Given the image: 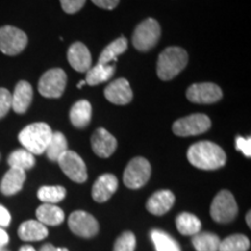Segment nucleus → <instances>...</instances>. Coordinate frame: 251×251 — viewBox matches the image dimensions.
Returning a JSON list of instances; mask_svg holds the SVG:
<instances>
[{"label": "nucleus", "instance_id": "18", "mask_svg": "<svg viewBox=\"0 0 251 251\" xmlns=\"http://www.w3.org/2000/svg\"><path fill=\"white\" fill-rule=\"evenodd\" d=\"M33 100V87L28 81L21 80L15 86L12 94V108L18 114H24L30 106Z\"/></svg>", "mask_w": 251, "mask_h": 251}, {"label": "nucleus", "instance_id": "28", "mask_svg": "<svg viewBox=\"0 0 251 251\" xmlns=\"http://www.w3.org/2000/svg\"><path fill=\"white\" fill-rule=\"evenodd\" d=\"M220 240L212 233H198L192 238V244L197 251H219Z\"/></svg>", "mask_w": 251, "mask_h": 251}, {"label": "nucleus", "instance_id": "35", "mask_svg": "<svg viewBox=\"0 0 251 251\" xmlns=\"http://www.w3.org/2000/svg\"><path fill=\"white\" fill-rule=\"evenodd\" d=\"M236 149L240 150L244 156L250 158L251 157V139L250 137H236Z\"/></svg>", "mask_w": 251, "mask_h": 251}, {"label": "nucleus", "instance_id": "34", "mask_svg": "<svg viewBox=\"0 0 251 251\" xmlns=\"http://www.w3.org/2000/svg\"><path fill=\"white\" fill-rule=\"evenodd\" d=\"M63 11L68 14H75L85 5L86 0H59Z\"/></svg>", "mask_w": 251, "mask_h": 251}, {"label": "nucleus", "instance_id": "40", "mask_svg": "<svg viewBox=\"0 0 251 251\" xmlns=\"http://www.w3.org/2000/svg\"><path fill=\"white\" fill-rule=\"evenodd\" d=\"M19 251H36V250L30 246H24V247L20 248V250H19Z\"/></svg>", "mask_w": 251, "mask_h": 251}, {"label": "nucleus", "instance_id": "20", "mask_svg": "<svg viewBox=\"0 0 251 251\" xmlns=\"http://www.w3.org/2000/svg\"><path fill=\"white\" fill-rule=\"evenodd\" d=\"M18 235L23 241H41L48 236V229L37 220H28L19 227Z\"/></svg>", "mask_w": 251, "mask_h": 251}, {"label": "nucleus", "instance_id": "17", "mask_svg": "<svg viewBox=\"0 0 251 251\" xmlns=\"http://www.w3.org/2000/svg\"><path fill=\"white\" fill-rule=\"evenodd\" d=\"M175 203V194L169 190H161L153 193L147 201V209L153 215H164Z\"/></svg>", "mask_w": 251, "mask_h": 251}, {"label": "nucleus", "instance_id": "25", "mask_svg": "<svg viewBox=\"0 0 251 251\" xmlns=\"http://www.w3.org/2000/svg\"><path fill=\"white\" fill-rule=\"evenodd\" d=\"M127 48H128L127 40H126L124 36L119 37L118 40L113 41L112 43H109V45L102 50V52L100 54L98 63L99 64H105V65L109 64L111 62L115 61L119 56L124 54L126 50H127Z\"/></svg>", "mask_w": 251, "mask_h": 251}, {"label": "nucleus", "instance_id": "23", "mask_svg": "<svg viewBox=\"0 0 251 251\" xmlns=\"http://www.w3.org/2000/svg\"><path fill=\"white\" fill-rule=\"evenodd\" d=\"M176 226L180 234L186 236H194L201 230V221L199 218L191 213H180L176 218Z\"/></svg>", "mask_w": 251, "mask_h": 251}, {"label": "nucleus", "instance_id": "38", "mask_svg": "<svg viewBox=\"0 0 251 251\" xmlns=\"http://www.w3.org/2000/svg\"><path fill=\"white\" fill-rule=\"evenodd\" d=\"M9 241V237H8V234L6 233V231L0 227V248H4L6 244L8 243Z\"/></svg>", "mask_w": 251, "mask_h": 251}, {"label": "nucleus", "instance_id": "32", "mask_svg": "<svg viewBox=\"0 0 251 251\" xmlns=\"http://www.w3.org/2000/svg\"><path fill=\"white\" fill-rule=\"evenodd\" d=\"M136 237L131 231H125L117 238L113 251H135Z\"/></svg>", "mask_w": 251, "mask_h": 251}, {"label": "nucleus", "instance_id": "6", "mask_svg": "<svg viewBox=\"0 0 251 251\" xmlns=\"http://www.w3.org/2000/svg\"><path fill=\"white\" fill-rule=\"evenodd\" d=\"M151 176L150 163L143 157H135L128 163L124 172V183L128 188L137 190L148 183Z\"/></svg>", "mask_w": 251, "mask_h": 251}, {"label": "nucleus", "instance_id": "4", "mask_svg": "<svg viewBox=\"0 0 251 251\" xmlns=\"http://www.w3.org/2000/svg\"><path fill=\"white\" fill-rule=\"evenodd\" d=\"M161 37V26L155 19H147L135 28L133 45L139 51H148L157 45Z\"/></svg>", "mask_w": 251, "mask_h": 251}, {"label": "nucleus", "instance_id": "3", "mask_svg": "<svg viewBox=\"0 0 251 251\" xmlns=\"http://www.w3.org/2000/svg\"><path fill=\"white\" fill-rule=\"evenodd\" d=\"M187 52L179 47H169L161 52L157 61V75L162 80H170L187 65Z\"/></svg>", "mask_w": 251, "mask_h": 251}, {"label": "nucleus", "instance_id": "39", "mask_svg": "<svg viewBox=\"0 0 251 251\" xmlns=\"http://www.w3.org/2000/svg\"><path fill=\"white\" fill-rule=\"evenodd\" d=\"M40 251H69L67 248H56L52 244H45Z\"/></svg>", "mask_w": 251, "mask_h": 251}, {"label": "nucleus", "instance_id": "26", "mask_svg": "<svg viewBox=\"0 0 251 251\" xmlns=\"http://www.w3.org/2000/svg\"><path fill=\"white\" fill-rule=\"evenodd\" d=\"M8 165L11 168L20 169V170H29L35 165V157L26 149L15 150L8 156Z\"/></svg>", "mask_w": 251, "mask_h": 251}, {"label": "nucleus", "instance_id": "9", "mask_svg": "<svg viewBox=\"0 0 251 251\" xmlns=\"http://www.w3.org/2000/svg\"><path fill=\"white\" fill-rule=\"evenodd\" d=\"M27 35L23 30L13 26L0 28V51L8 56L20 54L26 48Z\"/></svg>", "mask_w": 251, "mask_h": 251}, {"label": "nucleus", "instance_id": "1", "mask_svg": "<svg viewBox=\"0 0 251 251\" xmlns=\"http://www.w3.org/2000/svg\"><path fill=\"white\" fill-rule=\"evenodd\" d=\"M187 159L200 170H216L226 164L227 156L218 144L209 141H201L188 148Z\"/></svg>", "mask_w": 251, "mask_h": 251}, {"label": "nucleus", "instance_id": "16", "mask_svg": "<svg viewBox=\"0 0 251 251\" xmlns=\"http://www.w3.org/2000/svg\"><path fill=\"white\" fill-rule=\"evenodd\" d=\"M68 61L77 72H87L92 64L90 50L81 42H75L69 48Z\"/></svg>", "mask_w": 251, "mask_h": 251}, {"label": "nucleus", "instance_id": "8", "mask_svg": "<svg viewBox=\"0 0 251 251\" xmlns=\"http://www.w3.org/2000/svg\"><path fill=\"white\" fill-rule=\"evenodd\" d=\"M67 74L62 69H51L41 77L39 92L45 98H59L67 86Z\"/></svg>", "mask_w": 251, "mask_h": 251}, {"label": "nucleus", "instance_id": "14", "mask_svg": "<svg viewBox=\"0 0 251 251\" xmlns=\"http://www.w3.org/2000/svg\"><path fill=\"white\" fill-rule=\"evenodd\" d=\"M91 143H92L94 153L101 158H107V157L112 156L118 147L117 139L105 128H99L94 131L92 139H91Z\"/></svg>", "mask_w": 251, "mask_h": 251}, {"label": "nucleus", "instance_id": "31", "mask_svg": "<svg viewBox=\"0 0 251 251\" xmlns=\"http://www.w3.org/2000/svg\"><path fill=\"white\" fill-rule=\"evenodd\" d=\"M67 196V190L63 186H42L37 192V198L45 203H57Z\"/></svg>", "mask_w": 251, "mask_h": 251}, {"label": "nucleus", "instance_id": "33", "mask_svg": "<svg viewBox=\"0 0 251 251\" xmlns=\"http://www.w3.org/2000/svg\"><path fill=\"white\" fill-rule=\"evenodd\" d=\"M12 108V94L7 89L0 87V119H2Z\"/></svg>", "mask_w": 251, "mask_h": 251}, {"label": "nucleus", "instance_id": "7", "mask_svg": "<svg viewBox=\"0 0 251 251\" xmlns=\"http://www.w3.org/2000/svg\"><path fill=\"white\" fill-rule=\"evenodd\" d=\"M212 122L205 114H192L181 118L172 126V131L177 136H194L206 133L211 128Z\"/></svg>", "mask_w": 251, "mask_h": 251}, {"label": "nucleus", "instance_id": "19", "mask_svg": "<svg viewBox=\"0 0 251 251\" xmlns=\"http://www.w3.org/2000/svg\"><path fill=\"white\" fill-rule=\"evenodd\" d=\"M25 180H26V171L11 168L2 178L1 184H0V191L5 196H13L19 191H21Z\"/></svg>", "mask_w": 251, "mask_h": 251}, {"label": "nucleus", "instance_id": "11", "mask_svg": "<svg viewBox=\"0 0 251 251\" xmlns=\"http://www.w3.org/2000/svg\"><path fill=\"white\" fill-rule=\"evenodd\" d=\"M69 228L77 236L90 238L99 231V224L93 215L84 211H76L70 215L68 221Z\"/></svg>", "mask_w": 251, "mask_h": 251}, {"label": "nucleus", "instance_id": "21", "mask_svg": "<svg viewBox=\"0 0 251 251\" xmlns=\"http://www.w3.org/2000/svg\"><path fill=\"white\" fill-rule=\"evenodd\" d=\"M36 218L45 226H58L64 221V212L52 203H43L36 209Z\"/></svg>", "mask_w": 251, "mask_h": 251}, {"label": "nucleus", "instance_id": "2", "mask_svg": "<svg viewBox=\"0 0 251 251\" xmlns=\"http://www.w3.org/2000/svg\"><path fill=\"white\" fill-rule=\"evenodd\" d=\"M51 128L45 122H36L25 127L19 134V141L24 148L33 155H42L51 139Z\"/></svg>", "mask_w": 251, "mask_h": 251}, {"label": "nucleus", "instance_id": "27", "mask_svg": "<svg viewBox=\"0 0 251 251\" xmlns=\"http://www.w3.org/2000/svg\"><path fill=\"white\" fill-rule=\"evenodd\" d=\"M68 149V141L65 136L59 131L52 133L51 139L46 149L47 157L52 162H57V159L61 157L63 153L67 151Z\"/></svg>", "mask_w": 251, "mask_h": 251}, {"label": "nucleus", "instance_id": "29", "mask_svg": "<svg viewBox=\"0 0 251 251\" xmlns=\"http://www.w3.org/2000/svg\"><path fill=\"white\" fill-rule=\"evenodd\" d=\"M151 240L157 251H181L179 244L170 235L162 230H152Z\"/></svg>", "mask_w": 251, "mask_h": 251}, {"label": "nucleus", "instance_id": "24", "mask_svg": "<svg viewBox=\"0 0 251 251\" xmlns=\"http://www.w3.org/2000/svg\"><path fill=\"white\" fill-rule=\"evenodd\" d=\"M115 72V65L113 64H97L96 67L90 68L86 72L85 81L91 86H96L98 84L105 83L111 79Z\"/></svg>", "mask_w": 251, "mask_h": 251}, {"label": "nucleus", "instance_id": "15", "mask_svg": "<svg viewBox=\"0 0 251 251\" xmlns=\"http://www.w3.org/2000/svg\"><path fill=\"white\" fill-rule=\"evenodd\" d=\"M119 186L118 178L112 174L100 176L92 187V198L97 202H105L117 192Z\"/></svg>", "mask_w": 251, "mask_h": 251}, {"label": "nucleus", "instance_id": "5", "mask_svg": "<svg viewBox=\"0 0 251 251\" xmlns=\"http://www.w3.org/2000/svg\"><path fill=\"white\" fill-rule=\"evenodd\" d=\"M238 207L231 192L227 190L216 194L211 206V216L219 224H228L236 218Z\"/></svg>", "mask_w": 251, "mask_h": 251}, {"label": "nucleus", "instance_id": "22", "mask_svg": "<svg viewBox=\"0 0 251 251\" xmlns=\"http://www.w3.org/2000/svg\"><path fill=\"white\" fill-rule=\"evenodd\" d=\"M92 106L87 100H79L72 106L70 111L71 124L77 128H84L91 122Z\"/></svg>", "mask_w": 251, "mask_h": 251}, {"label": "nucleus", "instance_id": "10", "mask_svg": "<svg viewBox=\"0 0 251 251\" xmlns=\"http://www.w3.org/2000/svg\"><path fill=\"white\" fill-rule=\"evenodd\" d=\"M57 162L62 171L75 183L80 184L87 179L86 165L83 158L77 152L72 151V150H67L57 159Z\"/></svg>", "mask_w": 251, "mask_h": 251}, {"label": "nucleus", "instance_id": "42", "mask_svg": "<svg viewBox=\"0 0 251 251\" xmlns=\"http://www.w3.org/2000/svg\"><path fill=\"white\" fill-rule=\"evenodd\" d=\"M85 84H86L85 80H81V81H79V83L77 84V87H78V89H81V87L85 85Z\"/></svg>", "mask_w": 251, "mask_h": 251}, {"label": "nucleus", "instance_id": "12", "mask_svg": "<svg viewBox=\"0 0 251 251\" xmlns=\"http://www.w3.org/2000/svg\"><path fill=\"white\" fill-rule=\"evenodd\" d=\"M186 97L194 103H214L222 98V91L213 83H198L188 87Z\"/></svg>", "mask_w": 251, "mask_h": 251}, {"label": "nucleus", "instance_id": "30", "mask_svg": "<svg viewBox=\"0 0 251 251\" xmlns=\"http://www.w3.org/2000/svg\"><path fill=\"white\" fill-rule=\"evenodd\" d=\"M249 248V238L242 234H235L220 242L219 251H248Z\"/></svg>", "mask_w": 251, "mask_h": 251}, {"label": "nucleus", "instance_id": "37", "mask_svg": "<svg viewBox=\"0 0 251 251\" xmlns=\"http://www.w3.org/2000/svg\"><path fill=\"white\" fill-rule=\"evenodd\" d=\"M11 214L7 211V208L2 205H0V227H8L11 224Z\"/></svg>", "mask_w": 251, "mask_h": 251}, {"label": "nucleus", "instance_id": "41", "mask_svg": "<svg viewBox=\"0 0 251 251\" xmlns=\"http://www.w3.org/2000/svg\"><path fill=\"white\" fill-rule=\"evenodd\" d=\"M250 216H251V212L249 211L248 212V214H247V216H246V221H247V224H248V227H251V220H250Z\"/></svg>", "mask_w": 251, "mask_h": 251}, {"label": "nucleus", "instance_id": "36", "mask_svg": "<svg viewBox=\"0 0 251 251\" xmlns=\"http://www.w3.org/2000/svg\"><path fill=\"white\" fill-rule=\"evenodd\" d=\"M96 6L103 9H114L120 2V0H92Z\"/></svg>", "mask_w": 251, "mask_h": 251}, {"label": "nucleus", "instance_id": "43", "mask_svg": "<svg viewBox=\"0 0 251 251\" xmlns=\"http://www.w3.org/2000/svg\"><path fill=\"white\" fill-rule=\"evenodd\" d=\"M0 251H8V250H6V249H4V248H0Z\"/></svg>", "mask_w": 251, "mask_h": 251}, {"label": "nucleus", "instance_id": "13", "mask_svg": "<svg viewBox=\"0 0 251 251\" xmlns=\"http://www.w3.org/2000/svg\"><path fill=\"white\" fill-rule=\"evenodd\" d=\"M103 93L106 99L115 105H127L133 99V90L129 81L125 78H119L109 83Z\"/></svg>", "mask_w": 251, "mask_h": 251}]
</instances>
